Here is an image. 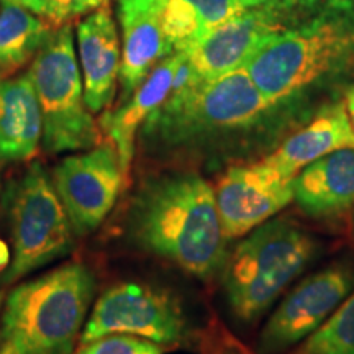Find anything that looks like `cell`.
Segmentation results:
<instances>
[{
  "mask_svg": "<svg viewBox=\"0 0 354 354\" xmlns=\"http://www.w3.org/2000/svg\"><path fill=\"white\" fill-rule=\"evenodd\" d=\"M12 261V254L8 251V246L6 245V241L0 240V272L7 271L8 266H10Z\"/></svg>",
  "mask_w": 354,
  "mask_h": 354,
  "instance_id": "obj_26",
  "label": "cell"
},
{
  "mask_svg": "<svg viewBox=\"0 0 354 354\" xmlns=\"http://www.w3.org/2000/svg\"><path fill=\"white\" fill-rule=\"evenodd\" d=\"M315 251L317 241L286 216L264 221L248 233L223 266L232 312L245 323L258 320L304 271Z\"/></svg>",
  "mask_w": 354,
  "mask_h": 354,
  "instance_id": "obj_5",
  "label": "cell"
},
{
  "mask_svg": "<svg viewBox=\"0 0 354 354\" xmlns=\"http://www.w3.org/2000/svg\"><path fill=\"white\" fill-rule=\"evenodd\" d=\"M243 10L241 0H158L159 21L174 53L187 51Z\"/></svg>",
  "mask_w": 354,
  "mask_h": 354,
  "instance_id": "obj_19",
  "label": "cell"
},
{
  "mask_svg": "<svg viewBox=\"0 0 354 354\" xmlns=\"http://www.w3.org/2000/svg\"><path fill=\"white\" fill-rule=\"evenodd\" d=\"M122 30V63L118 86L120 104L125 102L172 48L159 21L158 0H118Z\"/></svg>",
  "mask_w": 354,
  "mask_h": 354,
  "instance_id": "obj_14",
  "label": "cell"
},
{
  "mask_svg": "<svg viewBox=\"0 0 354 354\" xmlns=\"http://www.w3.org/2000/svg\"><path fill=\"white\" fill-rule=\"evenodd\" d=\"M95 292L94 272L73 261L10 290L0 339L20 354H73Z\"/></svg>",
  "mask_w": 354,
  "mask_h": 354,
  "instance_id": "obj_3",
  "label": "cell"
},
{
  "mask_svg": "<svg viewBox=\"0 0 354 354\" xmlns=\"http://www.w3.org/2000/svg\"><path fill=\"white\" fill-rule=\"evenodd\" d=\"M353 289L354 272L343 264L304 279L266 322L256 353L282 354L302 343L328 320Z\"/></svg>",
  "mask_w": 354,
  "mask_h": 354,
  "instance_id": "obj_11",
  "label": "cell"
},
{
  "mask_svg": "<svg viewBox=\"0 0 354 354\" xmlns=\"http://www.w3.org/2000/svg\"><path fill=\"white\" fill-rule=\"evenodd\" d=\"M198 354H258L236 338L220 318L212 317L197 333Z\"/></svg>",
  "mask_w": 354,
  "mask_h": 354,
  "instance_id": "obj_23",
  "label": "cell"
},
{
  "mask_svg": "<svg viewBox=\"0 0 354 354\" xmlns=\"http://www.w3.org/2000/svg\"><path fill=\"white\" fill-rule=\"evenodd\" d=\"M2 299H3L2 294H0V307H2Z\"/></svg>",
  "mask_w": 354,
  "mask_h": 354,
  "instance_id": "obj_30",
  "label": "cell"
},
{
  "mask_svg": "<svg viewBox=\"0 0 354 354\" xmlns=\"http://www.w3.org/2000/svg\"><path fill=\"white\" fill-rule=\"evenodd\" d=\"M0 354H20V353L13 343L2 342V339H0Z\"/></svg>",
  "mask_w": 354,
  "mask_h": 354,
  "instance_id": "obj_28",
  "label": "cell"
},
{
  "mask_svg": "<svg viewBox=\"0 0 354 354\" xmlns=\"http://www.w3.org/2000/svg\"><path fill=\"white\" fill-rule=\"evenodd\" d=\"M10 218L12 261L3 282L20 281L43 266L64 258L76 234L51 174L41 162H32L3 192Z\"/></svg>",
  "mask_w": 354,
  "mask_h": 354,
  "instance_id": "obj_7",
  "label": "cell"
},
{
  "mask_svg": "<svg viewBox=\"0 0 354 354\" xmlns=\"http://www.w3.org/2000/svg\"><path fill=\"white\" fill-rule=\"evenodd\" d=\"M294 201L310 218L338 220L354 210V148H343L304 167Z\"/></svg>",
  "mask_w": 354,
  "mask_h": 354,
  "instance_id": "obj_16",
  "label": "cell"
},
{
  "mask_svg": "<svg viewBox=\"0 0 354 354\" xmlns=\"http://www.w3.org/2000/svg\"><path fill=\"white\" fill-rule=\"evenodd\" d=\"M180 63V53L165 57L148 77L140 84L125 102L117 109L102 112L99 120L104 138L115 146L127 174L135 156L136 135L151 115L165 104L174 86L176 71Z\"/></svg>",
  "mask_w": 354,
  "mask_h": 354,
  "instance_id": "obj_15",
  "label": "cell"
},
{
  "mask_svg": "<svg viewBox=\"0 0 354 354\" xmlns=\"http://www.w3.org/2000/svg\"><path fill=\"white\" fill-rule=\"evenodd\" d=\"M272 107L240 68L172 88L141 131L167 148L196 146L253 127Z\"/></svg>",
  "mask_w": 354,
  "mask_h": 354,
  "instance_id": "obj_4",
  "label": "cell"
},
{
  "mask_svg": "<svg viewBox=\"0 0 354 354\" xmlns=\"http://www.w3.org/2000/svg\"><path fill=\"white\" fill-rule=\"evenodd\" d=\"M344 107H346L348 117L349 120H351L353 128H354V86L348 88L346 97H344Z\"/></svg>",
  "mask_w": 354,
  "mask_h": 354,
  "instance_id": "obj_27",
  "label": "cell"
},
{
  "mask_svg": "<svg viewBox=\"0 0 354 354\" xmlns=\"http://www.w3.org/2000/svg\"><path fill=\"white\" fill-rule=\"evenodd\" d=\"M289 354H354V292Z\"/></svg>",
  "mask_w": 354,
  "mask_h": 354,
  "instance_id": "obj_21",
  "label": "cell"
},
{
  "mask_svg": "<svg viewBox=\"0 0 354 354\" xmlns=\"http://www.w3.org/2000/svg\"><path fill=\"white\" fill-rule=\"evenodd\" d=\"M343 148H354V128L344 104L338 102L322 109L312 122L264 159L282 174L297 177L304 167Z\"/></svg>",
  "mask_w": 354,
  "mask_h": 354,
  "instance_id": "obj_17",
  "label": "cell"
},
{
  "mask_svg": "<svg viewBox=\"0 0 354 354\" xmlns=\"http://www.w3.org/2000/svg\"><path fill=\"white\" fill-rule=\"evenodd\" d=\"M109 6L110 0H51V12L48 21L55 28H59V26L73 24L74 20Z\"/></svg>",
  "mask_w": 354,
  "mask_h": 354,
  "instance_id": "obj_24",
  "label": "cell"
},
{
  "mask_svg": "<svg viewBox=\"0 0 354 354\" xmlns=\"http://www.w3.org/2000/svg\"><path fill=\"white\" fill-rule=\"evenodd\" d=\"M127 230L130 240L209 281L227 263V243L214 187L196 171H169L148 177L131 198Z\"/></svg>",
  "mask_w": 354,
  "mask_h": 354,
  "instance_id": "obj_1",
  "label": "cell"
},
{
  "mask_svg": "<svg viewBox=\"0 0 354 354\" xmlns=\"http://www.w3.org/2000/svg\"><path fill=\"white\" fill-rule=\"evenodd\" d=\"M55 26L10 0H0V79L32 63Z\"/></svg>",
  "mask_w": 354,
  "mask_h": 354,
  "instance_id": "obj_20",
  "label": "cell"
},
{
  "mask_svg": "<svg viewBox=\"0 0 354 354\" xmlns=\"http://www.w3.org/2000/svg\"><path fill=\"white\" fill-rule=\"evenodd\" d=\"M13 3L25 7L26 10L37 13V15L43 17L44 20L50 19L51 12V0H10Z\"/></svg>",
  "mask_w": 354,
  "mask_h": 354,
  "instance_id": "obj_25",
  "label": "cell"
},
{
  "mask_svg": "<svg viewBox=\"0 0 354 354\" xmlns=\"http://www.w3.org/2000/svg\"><path fill=\"white\" fill-rule=\"evenodd\" d=\"M269 2H272V0H241L243 7L245 8L259 7V6H264V3H269Z\"/></svg>",
  "mask_w": 354,
  "mask_h": 354,
  "instance_id": "obj_29",
  "label": "cell"
},
{
  "mask_svg": "<svg viewBox=\"0 0 354 354\" xmlns=\"http://www.w3.org/2000/svg\"><path fill=\"white\" fill-rule=\"evenodd\" d=\"M77 57L88 110L105 112L115 100L122 63V39L110 6L77 24Z\"/></svg>",
  "mask_w": 354,
  "mask_h": 354,
  "instance_id": "obj_13",
  "label": "cell"
},
{
  "mask_svg": "<svg viewBox=\"0 0 354 354\" xmlns=\"http://www.w3.org/2000/svg\"><path fill=\"white\" fill-rule=\"evenodd\" d=\"M28 76L41 109L44 151H86L105 140L84 97L73 24L59 26L51 33L33 57Z\"/></svg>",
  "mask_w": 354,
  "mask_h": 354,
  "instance_id": "obj_6",
  "label": "cell"
},
{
  "mask_svg": "<svg viewBox=\"0 0 354 354\" xmlns=\"http://www.w3.org/2000/svg\"><path fill=\"white\" fill-rule=\"evenodd\" d=\"M0 81H2V79H0Z\"/></svg>",
  "mask_w": 354,
  "mask_h": 354,
  "instance_id": "obj_31",
  "label": "cell"
},
{
  "mask_svg": "<svg viewBox=\"0 0 354 354\" xmlns=\"http://www.w3.org/2000/svg\"><path fill=\"white\" fill-rule=\"evenodd\" d=\"M330 0H272L264 6L246 8L216 26L187 51L194 81H209L232 73L250 61L259 46L274 35L284 32L313 15Z\"/></svg>",
  "mask_w": 354,
  "mask_h": 354,
  "instance_id": "obj_8",
  "label": "cell"
},
{
  "mask_svg": "<svg viewBox=\"0 0 354 354\" xmlns=\"http://www.w3.org/2000/svg\"><path fill=\"white\" fill-rule=\"evenodd\" d=\"M43 117L28 73L0 81V161H30L39 151Z\"/></svg>",
  "mask_w": 354,
  "mask_h": 354,
  "instance_id": "obj_18",
  "label": "cell"
},
{
  "mask_svg": "<svg viewBox=\"0 0 354 354\" xmlns=\"http://www.w3.org/2000/svg\"><path fill=\"white\" fill-rule=\"evenodd\" d=\"M294 183L266 159L228 167L214 187L225 236H246L284 210L294 201Z\"/></svg>",
  "mask_w": 354,
  "mask_h": 354,
  "instance_id": "obj_12",
  "label": "cell"
},
{
  "mask_svg": "<svg viewBox=\"0 0 354 354\" xmlns=\"http://www.w3.org/2000/svg\"><path fill=\"white\" fill-rule=\"evenodd\" d=\"M110 333L143 336L169 348L184 342L187 322L179 302L167 292L138 282H120L97 299L79 344Z\"/></svg>",
  "mask_w": 354,
  "mask_h": 354,
  "instance_id": "obj_9",
  "label": "cell"
},
{
  "mask_svg": "<svg viewBox=\"0 0 354 354\" xmlns=\"http://www.w3.org/2000/svg\"><path fill=\"white\" fill-rule=\"evenodd\" d=\"M167 346L143 336L110 333L79 344L73 354H165Z\"/></svg>",
  "mask_w": 354,
  "mask_h": 354,
  "instance_id": "obj_22",
  "label": "cell"
},
{
  "mask_svg": "<svg viewBox=\"0 0 354 354\" xmlns=\"http://www.w3.org/2000/svg\"><path fill=\"white\" fill-rule=\"evenodd\" d=\"M353 51V2L331 0L313 15L264 41L245 69L264 99L277 105L342 66Z\"/></svg>",
  "mask_w": 354,
  "mask_h": 354,
  "instance_id": "obj_2",
  "label": "cell"
},
{
  "mask_svg": "<svg viewBox=\"0 0 354 354\" xmlns=\"http://www.w3.org/2000/svg\"><path fill=\"white\" fill-rule=\"evenodd\" d=\"M53 184L76 238L94 233L104 223L128 183L120 156L110 141L64 158L55 166Z\"/></svg>",
  "mask_w": 354,
  "mask_h": 354,
  "instance_id": "obj_10",
  "label": "cell"
}]
</instances>
